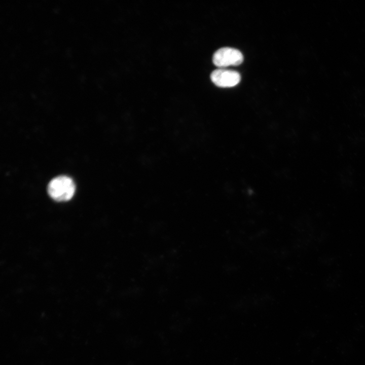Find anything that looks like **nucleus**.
I'll return each mask as SVG.
<instances>
[{
	"instance_id": "nucleus-3",
	"label": "nucleus",
	"mask_w": 365,
	"mask_h": 365,
	"mask_svg": "<svg viewBox=\"0 0 365 365\" xmlns=\"http://www.w3.org/2000/svg\"><path fill=\"white\" fill-rule=\"evenodd\" d=\"M210 79L212 82L219 87L230 88L236 86L240 82L241 76L236 71L220 68L211 72Z\"/></svg>"
},
{
	"instance_id": "nucleus-2",
	"label": "nucleus",
	"mask_w": 365,
	"mask_h": 365,
	"mask_svg": "<svg viewBox=\"0 0 365 365\" xmlns=\"http://www.w3.org/2000/svg\"><path fill=\"white\" fill-rule=\"evenodd\" d=\"M243 56L238 49L224 47L214 52L212 56L213 64L221 68L229 66H236L242 63Z\"/></svg>"
},
{
	"instance_id": "nucleus-1",
	"label": "nucleus",
	"mask_w": 365,
	"mask_h": 365,
	"mask_svg": "<svg viewBox=\"0 0 365 365\" xmlns=\"http://www.w3.org/2000/svg\"><path fill=\"white\" fill-rule=\"evenodd\" d=\"M75 191V184L70 177L62 175L56 177L49 183L48 192L56 201H66L73 196Z\"/></svg>"
}]
</instances>
